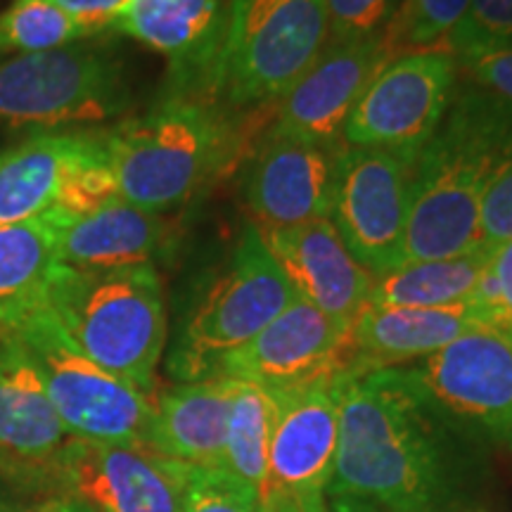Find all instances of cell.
Instances as JSON below:
<instances>
[{
  "label": "cell",
  "mask_w": 512,
  "mask_h": 512,
  "mask_svg": "<svg viewBox=\"0 0 512 512\" xmlns=\"http://www.w3.org/2000/svg\"><path fill=\"white\" fill-rule=\"evenodd\" d=\"M486 453L401 368L347 373L328 498H354L375 512H475Z\"/></svg>",
  "instance_id": "obj_1"
},
{
  "label": "cell",
  "mask_w": 512,
  "mask_h": 512,
  "mask_svg": "<svg viewBox=\"0 0 512 512\" xmlns=\"http://www.w3.org/2000/svg\"><path fill=\"white\" fill-rule=\"evenodd\" d=\"M512 152V107L467 86L420 150L411 174L403 261L448 259L479 247V214Z\"/></svg>",
  "instance_id": "obj_2"
},
{
  "label": "cell",
  "mask_w": 512,
  "mask_h": 512,
  "mask_svg": "<svg viewBox=\"0 0 512 512\" xmlns=\"http://www.w3.org/2000/svg\"><path fill=\"white\" fill-rule=\"evenodd\" d=\"M121 200L164 214L228 174L245 147L235 112L185 93H164L152 110L100 131Z\"/></svg>",
  "instance_id": "obj_3"
},
{
  "label": "cell",
  "mask_w": 512,
  "mask_h": 512,
  "mask_svg": "<svg viewBox=\"0 0 512 512\" xmlns=\"http://www.w3.org/2000/svg\"><path fill=\"white\" fill-rule=\"evenodd\" d=\"M43 306L91 361L155 396V373L169 337L155 266L76 271L57 264Z\"/></svg>",
  "instance_id": "obj_4"
},
{
  "label": "cell",
  "mask_w": 512,
  "mask_h": 512,
  "mask_svg": "<svg viewBox=\"0 0 512 512\" xmlns=\"http://www.w3.org/2000/svg\"><path fill=\"white\" fill-rule=\"evenodd\" d=\"M328 41L325 0H230L197 98L228 112L278 102Z\"/></svg>",
  "instance_id": "obj_5"
},
{
  "label": "cell",
  "mask_w": 512,
  "mask_h": 512,
  "mask_svg": "<svg viewBox=\"0 0 512 512\" xmlns=\"http://www.w3.org/2000/svg\"><path fill=\"white\" fill-rule=\"evenodd\" d=\"M294 299L297 294L249 223L228 264L183 316L166 370L178 382L216 377L223 358L252 342Z\"/></svg>",
  "instance_id": "obj_6"
},
{
  "label": "cell",
  "mask_w": 512,
  "mask_h": 512,
  "mask_svg": "<svg viewBox=\"0 0 512 512\" xmlns=\"http://www.w3.org/2000/svg\"><path fill=\"white\" fill-rule=\"evenodd\" d=\"M128 105L124 64L86 41L0 62V121L12 128L95 126L121 117Z\"/></svg>",
  "instance_id": "obj_7"
},
{
  "label": "cell",
  "mask_w": 512,
  "mask_h": 512,
  "mask_svg": "<svg viewBox=\"0 0 512 512\" xmlns=\"http://www.w3.org/2000/svg\"><path fill=\"white\" fill-rule=\"evenodd\" d=\"M34 358L57 418L74 439L147 444L152 399L91 361L50 309L38 306L10 328Z\"/></svg>",
  "instance_id": "obj_8"
},
{
  "label": "cell",
  "mask_w": 512,
  "mask_h": 512,
  "mask_svg": "<svg viewBox=\"0 0 512 512\" xmlns=\"http://www.w3.org/2000/svg\"><path fill=\"white\" fill-rule=\"evenodd\" d=\"M401 370L460 430L512 446V330L482 325Z\"/></svg>",
  "instance_id": "obj_9"
},
{
  "label": "cell",
  "mask_w": 512,
  "mask_h": 512,
  "mask_svg": "<svg viewBox=\"0 0 512 512\" xmlns=\"http://www.w3.org/2000/svg\"><path fill=\"white\" fill-rule=\"evenodd\" d=\"M413 162L375 147L335 155L328 219L361 266L382 275L401 266Z\"/></svg>",
  "instance_id": "obj_10"
},
{
  "label": "cell",
  "mask_w": 512,
  "mask_h": 512,
  "mask_svg": "<svg viewBox=\"0 0 512 512\" xmlns=\"http://www.w3.org/2000/svg\"><path fill=\"white\" fill-rule=\"evenodd\" d=\"M458 62L425 50L396 57L370 81L344 126L354 147H375L415 162L444 121L456 95Z\"/></svg>",
  "instance_id": "obj_11"
},
{
  "label": "cell",
  "mask_w": 512,
  "mask_h": 512,
  "mask_svg": "<svg viewBox=\"0 0 512 512\" xmlns=\"http://www.w3.org/2000/svg\"><path fill=\"white\" fill-rule=\"evenodd\" d=\"M190 472L147 446L69 437L50 470V494L102 512H181Z\"/></svg>",
  "instance_id": "obj_12"
},
{
  "label": "cell",
  "mask_w": 512,
  "mask_h": 512,
  "mask_svg": "<svg viewBox=\"0 0 512 512\" xmlns=\"http://www.w3.org/2000/svg\"><path fill=\"white\" fill-rule=\"evenodd\" d=\"M347 370L275 389L268 470L261 498L304 505L328 496L339 441V401Z\"/></svg>",
  "instance_id": "obj_13"
},
{
  "label": "cell",
  "mask_w": 512,
  "mask_h": 512,
  "mask_svg": "<svg viewBox=\"0 0 512 512\" xmlns=\"http://www.w3.org/2000/svg\"><path fill=\"white\" fill-rule=\"evenodd\" d=\"M392 57L380 34L358 41H328L297 83L278 100L275 136L335 147L356 102Z\"/></svg>",
  "instance_id": "obj_14"
},
{
  "label": "cell",
  "mask_w": 512,
  "mask_h": 512,
  "mask_svg": "<svg viewBox=\"0 0 512 512\" xmlns=\"http://www.w3.org/2000/svg\"><path fill=\"white\" fill-rule=\"evenodd\" d=\"M349 332L297 297L252 342L223 358L216 377L254 382L275 392L342 373L351 361Z\"/></svg>",
  "instance_id": "obj_15"
},
{
  "label": "cell",
  "mask_w": 512,
  "mask_h": 512,
  "mask_svg": "<svg viewBox=\"0 0 512 512\" xmlns=\"http://www.w3.org/2000/svg\"><path fill=\"white\" fill-rule=\"evenodd\" d=\"M69 439L34 358L10 328H0V470L53 501L50 470Z\"/></svg>",
  "instance_id": "obj_16"
},
{
  "label": "cell",
  "mask_w": 512,
  "mask_h": 512,
  "mask_svg": "<svg viewBox=\"0 0 512 512\" xmlns=\"http://www.w3.org/2000/svg\"><path fill=\"white\" fill-rule=\"evenodd\" d=\"M261 242L299 299L351 330L366 311L375 275L356 261L330 219L290 228L256 226Z\"/></svg>",
  "instance_id": "obj_17"
},
{
  "label": "cell",
  "mask_w": 512,
  "mask_h": 512,
  "mask_svg": "<svg viewBox=\"0 0 512 512\" xmlns=\"http://www.w3.org/2000/svg\"><path fill=\"white\" fill-rule=\"evenodd\" d=\"M332 171L330 147L271 133L249 162L242 185L254 226L290 228L328 219Z\"/></svg>",
  "instance_id": "obj_18"
},
{
  "label": "cell",
  "mask_w": 512,
  "mask_h": 512,
  "mask_svg": "<svg viewBox=\"0 0 512 512\" xmlns=\"http://www.w3.org/2000/svg\"><path fill=\"white\" fill-rule=\"evenodd\" d=\"M484 313L475 302L434 309L366 306L349 332V375L403 368L448 347L465 332L482 328Z\"/></svg>",
  "instance_id": "obj_19"
},
{
  "label": "cell",
  "mask_w": 512,
  "mask_h": 512,
  "mask_svg": "<svg viewBox=\"0 0 512 512\" xmlns=\"http://www.w3.org/2000/svg\"><path fill=\"white\" fill-rule=\"evenodd\" d=\"M223 15L221 0H131L114 29L166 57V93L200 95L219 46Z\"/></svg>",
  "instance_id": "obj_20"
},
{
  "label": "cell",
  "mask_w": 512,
  "mask_h": 512,
  "mask_svg": "<svg viewBox=\"0 0 512 512\" xmlns=\"http://www.w3.org/2000/svg\"><path fill=\"white\" fill-rule=\"evenodd\" d=\"M55 211L57 261L76 271L145 266L169 245L164 216L121 197L83 214H67L57 207Z\"/></svg>",
  "instance_id": "obj_21"
},
{
  "label": "cell",
  "mask_w": 512,
  "mask_h": 512,
  "mask_svg": "<svg viewBox=\"0 0 512 512\" xmlns=\"http://www.w3.org/2000/svg\"><path fill=\"white\" fill-rule=\"evenodd\" d=\"M98 147V131H53L0 150V228L55 209L64 185Z\"/></svg>",
  "instance_id": "obj_22"
},
{
  "label": "cell",
  "mask_w": 512,
  "mask_h": 512,
  "mask_svg": "<svg viewBox=\"0 0 512 512\" xmlns=\"http://www.w3.org/2000/svg\"><path fill=\"white\" fill-rule=\"evenodd\" d=\"M233 384L230 377H209L159 392L145 446L192 467H221Z\"/></svg>",
  "instance_id": "obj_23"
},
{
  "label": "cell",
  "mask_w": 512,
  "mask_h": 512,
  "mask_svg": "<svg viewBox=\"0 0 512 512\" xmlns=\"http://www.w3.org/2000/svg\"><path fill=\"white\" fill-rule=\"evenodd\" d=\"M57 211L0 228V328H12L38 306L57 268Z\"/></svg>",
  "instance_id": "obj_24"
},
{
  "label": "cell",
  "mask_w": 512,
  "mask_h": 512,
  "mask_svg": "<svg viewBox=\"0 0 512 512\" xmlns=\"http://www.w3.org/2000/svg\"><path fill=\"white\" fill-rule=\"evenodd\" d=\"M496 247L479 245L448 259L408 261L392 271L375 275L368 306L399 309H434L470 302L479 280L491 264Z\"/></svg>",
  "instance_id": "obj_25"
},
{
  "label": "cell",
  "mask_w": 512,
  "mask_h": 512,
  "mask_svg": "<svg viewBox=\"0 0 512 512\" xmlns=\"http://www.w3.org/2000/svg\"><path fill=\"white\" fill-rule=\"evenodd\" d=\"M226 448L221 467L242 482L264 491L268 470V446L273 430V399L254 382L233 380Z\"/></svg>",
  "instance_id": "obj_26"
},
{
  "label": "cell",
  "mask_w": 512,
  "mask_h": 512,
  "mask_svg": "<svg viewBox=\"0 0 512 512\" xmlns=\"http://www.w3.org/2000/svg\"><path fill=\"white\" fill-rule=\"evenodd\" d=\"M91 38L53 0H12L0 12V55H31Z\"/></svg>",
  "instance_id": "obj_27"
},
{
  "label": "cell",
  "mask_w": 512,
  "mask_h": 512,
  "mask_svg": "<svg viewBox=\"0 0 512 512\" xmlns=\"http://www.w3.org/2000/svg\"><path fill=\"white\" fill-rule=\"evenodd\" d=\"M467 3L470 0H401L380 34L387 55L396 60L408 53L437 50L463 19Z\"/></svg>",
  "instance_id": "obj_28"
},
{
  "label": "cell",
  "mask_w": 512,
  "mask_h": 512,
  "mask_svg": "<svg viewBox=\"0 0 512 512\" xmlns=\"http://www.w3.org/2000/svg\"><path fill=\"white\" fill-rule=\"evenodd\" d=\"M512 46V0H470L460 22L453 27L437 53L456 62Z\"/></svg>",
  "instance_id": "obj_29"
},
{
  "label": "cell",
  "mask_w": 512,
  "mask_h": 512,
  "mask_svg": "<svg viewBox=\"0 0 512 512\" xmlns=\"http://www.w3.org/2000/svg\"><path fill=\"white\" fill-rule=\"evenodd\" d=\"M261 496L223 467H192L181 512H259Z\"/></svg>",
  "instance_id": "obj_30"
},
{
  "label": "cell",
  "mask_w": 512,
  "mask_h": 512,
  "mask_svg": "<svg viewBox=\"0 0 512 512\" xmlns=\"http://www.w3.org/2000/svg\"><path fill=\"white\" fill-rule=\"evenodd\" d=\"M470 302L484 313L486 323L512 330V240L494 249L491 264L479 280Z\"/></svg>",
  "instance_id": "obj_31"
},
{
  "label": "cell",
  "mask_w": 512,
  "mask_h": 512,
  "mask_svg": "<svg viewBox=\"0 0 512 512\" xmlns=\"http://www.w3.org/2000/svg\"><path fill=\"white\" fill-rule=\"evenodd\" d=\"M396 0H325L330 41H358L382 34Z\"/></svg>",
  "instance_id": "obj_32"
},
{
  "label": "cell",
  "mask_w": 512,
  "mask_h": 512,
  "mask_svg": "<svg viewBox=\"0 0 512 512\" xmlns=\"http://www.w3.org/2000/svg\"><path fill=\"white\" fill-rule=\"evenodd\" d=\"M512 240V152L482 202L479 245L498 247Z\"/></svg>",
  "instance_id": "obj_33"
},
{
  "label": "cell",
  "mask_w": 512,
  "mask_h": 512,
  "mask_svg": "<svg viewBox=\"0 0 512 512\" xmlns=\"http://www.w3.org/2000/svg\"><path fill=\"white\" fill-rule=\"evenodd\" d=\"M458 72L470 79V86L512 107V46L458 62Z\"/></svg>",
  "instance_id": "obj_34"
},
{
  "label": "cell",
  "mask_w": 512,
  "mask_h": 512,
  "mask_svg": "<svg viewBox=\"0 0 512 512\" xmlns=\"http://www.w3.org/2000/svg\"><path fill=\"white\" fill-rule=\"evenodd\" d=\"M53 3L69 12L93 38L102 31L114 29L131 0H53Z\"/></svg>",
  "instance_id": "obj_35"
},
{
  "label": "cell",
  "mask_w": 512,
  "mask_h": 512,
  "mask_svg": "<svg viewBox=\"0 0 512 512\" xmlns=\"http://www.w3.org/2000/svg\"><path fill=\"white\" fill-rule=\"evenodd\" d=\"M36 503L43 501L27 484L17 482V479H12L10 475H5V472L0 470V512H17Z\"/></svg>",
  "instance_id": "obj_36"
},
{
  "label": "cell",
  "mask_w": 512,
  "mask_h": 512,
  "mask_svg": "<svg viewBox=\"0 0 512 512\" xmlns=\"http://www.w3.org/2000/svg\"><path fill=\"white\" fill-rule=\"evenodd\" d=\"M50 512H100L95 505L81 501V498H53Z\"/></svg>",
  "instance_id": "obj_37"
},
{
  "label": "cell",
  "mask_w": 512,
  "mask_h": 512,
  "mask_svg": "<svg viewBox=\"0 0 512 512\" xmlns=\"http://www.w3.org/2000/svg\"><path fill=\"white\" fill-rule=\"evenodd\" d=\"M328 512H375L368 505L354 501V498H328Z\"/></svg>",
  "instance_id": "obj_38"
},
{
  "label": "cell",
  "mask_w": 512,
  "mask_h": 512,
  "mask_svg": "<svg viewBox=\"0 0 512 512\" xmlns=\"http://www.w3.org/2000/svg\"><path fill=\"white\" fill-rule=\"evenodd\" d=\"M259 512H294L292 503L283 501V498H261V505H259Z\"/></svg>",
  "instance_id": "obj_39"
},
{
  "label": "cell",
  "mask_w": 512,
  "mask_h": 512,
  "mask_svg": "<svg viewBox=\"0 0 512 512\" xmlns=\"http://www.w3.org/2000/svg\"><path fill=\"white\" fill-rule=\"evenodd\" d=\"M294 512H328V498H316L304 505H292Z\"/></svg>",
  "instance_id": "obj_40"
},
{
  "label": "cell",
  "mask_w": 512,
  "mask_h": 512,
  "mask_svg": "<svg viewBox=\"0 0 512 512\" xmlns=\"http://www.w3.org/2000/svg\"><path fill=\"white\" fill-rule=\"evenodd\" d=\"M17 512H50V501L29 505V508H22V510H17Z\"/></svg>",
  "instance_id": "obj_41"
},
{
  "label": "cell",
  "mask_w": 512,
  "mask_h": 512,
  "mask_svg": "<svg viewBox=\"0 0 512 512\" xmlns=\"http://www.w3.org/2000/svg\"><path fill=\"white\" fill-rule=\"evenodd\" d=\"M100 512H102V510H100Z\"/></svg>",
  "instance_id": "obj_42"
}]
</instances>
